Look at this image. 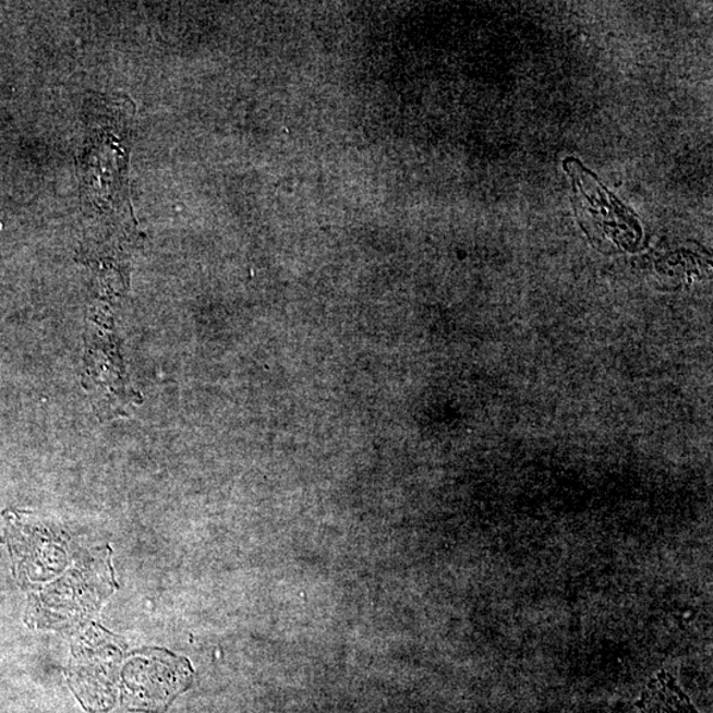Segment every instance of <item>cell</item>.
I'll return each mask as SVG.
<instances>
[{
  "label": "cell",
  "mask_w": 713,
  "mask_h": 713,
  "mask_svg": "<svg viewBox=\"0 0 713 713\" xmlns=\"http://www.w3.org/2000/svg\"><path fill=\"white\" fill-rule=\"evenodd\" d=\"M565 168L572 180L579 222L593 245L605 253L636 252L643 233L635 213L611 195L578 160L567 159Z\"/></svg>",
  "instance_id": "cell-1"
}]
</instances>
